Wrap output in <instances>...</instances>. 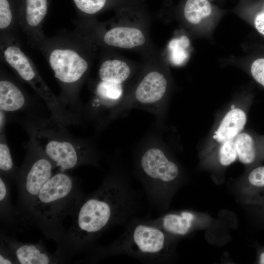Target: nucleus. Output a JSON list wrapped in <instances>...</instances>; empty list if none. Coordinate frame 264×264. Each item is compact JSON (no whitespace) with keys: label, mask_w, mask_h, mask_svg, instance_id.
Here are the masks:
<instances>
[{"label":"nucleus","mask_w":264,"mask_h":264,"mask_svg":"<svg viewBox=\"0 0 264 264\" xmlns=\"http://www.w3.org/2000/svg\"><path fill=\"white\" fill-rule=\"evenodd\" d=\"M141 207L139 192L127 176L111 169L96 190L84 195L56 250L65 258L88 251L103 233L116 226L124 227Z\"/></svg>","instance_id":"obj_1"},{"label":"nucleus","mask_w":264,"mask_h":264,"mask_svg":"<svg viewBox=\"0 0 264 264\" xmlns=\"http://www.w3.org/2000/svg\"><path fill=\"white\" fill-rule=\"evenodd\" d=\"M124 228L123 232L111 242L90 249L82 262L95 264L110 257L126 255L143 264H162L173 257L178 238L148 222L144 217H133Z\"/></svg>","instance_id":"obj_2"},{"label":"nucleus","mask_w":264,"mask_h":264,"mask_svg":"<svg viewBox=\"0 0 264 264\" xmlns=\"http://www.w3.org/2000/svg\"><path fill=\"white\" fill-rule=\"evenodd\" d=\"M20 123L60 171L83 165L99 166V152L88 140L73 135L51 117L28 112Z\"/></svg>","instance_id":"obj_3"},{"label":"nucleus","mask_w":264,"mask_h":264,"mask_svg":"<svg viewBox=\"0 0 264 264\" xmlns=\"http://www.w3.org/2000/svg\"><path fill=\"white\" fill-rule=\"evenodd\" d=\"M85 194L79 179L65 172L54 173L44 185L31 208L27 223L37 227L60 247L66 231L63 221L72 217Z\"/></svg>","instance_id":"obj_4"},{"label":"nucleus","mask_w":264,"mask_h":264,"mask_svg":"<svg viewBox=\"0 0 264 264\" xmlns=\"http://www.w3.org/2000/svg\"><path fill=\"white\" fill-rule=\"evenodd\" d=\"M135 168L150 207L164 213L180 176L178 165L161 148L151 147L138 156Z\"/></svg>","instance_id":"obj_5"},{"label":"nucleus","mask_w":264,"mask_h":264,"mask_svg":"<svg viewBox=\"0 0 264 264\" xmlns=\"http://www.w3.org/2000/svg\"><path fill=\"white\" fill-rule=\"evenodd\" d=\"M26 154L15 180L18 201L15 207L19 222L24 225L44 185L56 167L42 148L31 137L25 146Z\"/></svg>","instance_id":"obj_6"},{"label":"nucleus","mask_w":264,"mask_h":264,"mask_svg":"<svg viewBox=\"0 0 264 264\" xmlns=\"http://www.w3.org/2000/svg\"><path fill=\"white\" fill-rule=\"evenodd\" d=\"M3 55L6 62L45 102L50 112V117L67 127L79 123L78 121L62 105L59 98L44 82L30 59L19 47L15 45L7 46Z\"/></svg>","instance_id":"obj_7"},{"label":"nucleus","mask_w":264,"mask_h":264,"mask_svg":"<svg viewBox=\"0 0 264 264\" xmlns=\"http://www.w3.org/2000/svg\"><path fill=\"white\" fill-rule=\"evenodd\" d=\"M49 63L55 78L65 87L75 86L88 70L87 61L74 50L54 49L49 56Z\"/></svg>","instance_id":"obj_8"},{"label":"nucleus","mask_w":264,"mask_h":264,"mask_svg":"<svg viewBox=\"0 0 264 264\" xmlns=\"http://www.w3.org/2000/svg\"><path fill=\"white\" fill-rule=\"evenodd\" d=\"M2 239L10 249L16 264H62L65 258L58 251L49 252L42 240L37 243L24 242L4 234L0 232Z\"/></svg>","instance_id":"obj_9"},{"label":"nucleus","mask_w":264,"mask_h":264,"mask_svg":"<svg viewBox=\"0 0 264 264\" xmlns=\"http://www.w3.org/2000/svg\"><path fill=\"white\" fill-rule=\"evenodd\" d=\"M168 88V81L159 70L154 69L145 74L137 84L134 99L136 104L147 108H155L163 99Z\"/></svg>","instance_id":"obj_10"},{"label":"nucleus","mask_w":264,"mask_h":264,"mask_svg":"<svg viewBox=\"0 0 264 264\" xmlns=\"http://www.w3.org/2000/svg\"><path fill=\"white\" fill-rule=\"evenodd\" d=\"M144 219L148 222L177 238L192 231L197 221L196 214L189 210L164 212L155 218L145 217Z\"/></svg>","instance_id":"obj_11"},{"label":"nucleus","mask_w":264,"mask_h":264,"mask_svg":"<svg viewBox=\"0 0 264 264\" xmlns=\"http://www.w3.org/2000/svg\"><path fill=\"white\" fill-rule=\"evenodd\" d=\"M238 158L251 168L264 160V136L242 132L234 139Z\"/></svg>","instance_id":"obj_12"},{"label":"nucleus","mask_w":264,"mask_h":264,"mask_svg":"<svg viewBox=\"0 0 264 264\" xmlns=\"http://www.w3.org/2000/svg\"><path fill=\"white\" fill-rule=\"evenodd\" d=\"M247 122L246 112L238 107L231 108L220 122L213 139L218 146L234 138L242 132Z\"/></svg>","instance_id":"obj_13"},{"label":"nucleus","mask_w":264,"mask_h":264,"mask_svg":"<svg viewBox=\"0 0 264 264\" xmlns=\"http://www.w3.org/2000/svg\"><path fill=\"white\" fill-rule=\"evenodd\" d=\"M104 43L110 46L122 49H134L142 46L146 36L139 28L127 25L113 27L103 36Z\"/></svg>","instance_id":"obj_14"},{"label":"nucleus","mask_w":264,"mask_h":264,"mask_svg":"<svg viewBox=\"0 0 264 264\" xmlns=\"http://www.w3.org/2000/svg\"><path fill=\"white\" fill-rule=\"evenodd\" d=\"M29 106V101L21 89L10 80H0V110L13 113L24 110Z\"/></svg>","instance_id":"obj_15"},{"label":"nucleus","mask_w":264,"mask_h":264,"mask_svg":"<svg viewBox=\"0 0 264 264\" xmlns=\"http://www.w3.org/2000/svg\"><path fill=\"white\" fill-rule=\"evenodd\" d=\"M243 194L246 203L257 206L264 202V165L251 168L244 181Z\"/></svg>","instance_id":"obj_16"},{"label":"nucleus","mask_w":264,"mask_h":264,"mask_svg":"<svg viewBox=\"0 0 264 264\" xmlns=\"http://www.w3.org/2000/svg\"><path fill=\"white\" fill-rule=\"evenodd\" d=\"M10 183L7 179L0 176V219L4 228L12 230L19 221L15 208L11 200Z\"/></svg>","instance_id":"obj_17"},{"label":"nucleus","mask_w":264,"mask_h":264,"mask_svg":"<svg viewBox=\"0 0 264 264\" xmlns=\"http://www.w3.org/2000/svg\"><path fill=\"white\" fill-rule=\"evenodd\" d=\"M131 73V68L126 62L114 59L103 62L98 75L101 81L123 84L130 78Z\"/></svg>","instance_id":"obj_18"},{"label":"nucleus","mask_w":264,"mask_h":264,"mask_svg":"<svg viewBox=\"0 0 264 264\" xmlns=\"http://www.w3.org/2000/svg\"><path fill=\"white\" fill-rule=\"evenodd\" d=\"M123 91V84L100 80L96 88V106L111 107L120 100Z\"/></svg>","instance_id":"obj_19"},{"label":"nucleus","mask_w":264,"mask_h":264,"mask_svg":"<svg viewBox=\"0 0 264 264\" xmlns=\"http://www.w3.org/2000/svg\"><path fill=\"white\" fill-rule=\"evenodd\" d=\"M0 174L11 182H15L19 170L15 164L8 145L5 132L0 134Z\"/></svg>","instance_id":"obj_20"},{"label":"nucleus","mask_w":264,"mask_h":264,"mask_svg":"<svg viewBox=\"0 0 264 264\" xmlns=\"http://www.w3.org/2000/svg\"><path fill=\"white\" fill-rule=\"evenodd\" d=\"M49 0H24V18L31 27L39 26L48 10Z\"/></svg>","instance_id":"obj_21"},{"label":"nucleus","mask_w":264,"mask_h":264,"mask_svg":"<svg viewBox=\"0 0 264 264\" xmlns=\"http://www.w3.org/2000/svg\"><path fill=\"white\" fill-rule=\"evenodd\" d=\"M211 12V5L207 0H187L184 8L185 18L192 24L199 23Z\"/></svg>","instance_id":"obj_22"},{"label":"nucleus","mask_w":264,"mask_h":264,"mask_svg":"<svg viewBox=\"0 0 264 264\" xmlns=\"http://www.w3.org/2000/svg\"><path fill=\"white\" fill-rule=\"evenodd\" d=\"M189 44L188 39L184 36L180 39H175L171 41L169 48L171 52V60L174 64L180 65L187 59L188 53L186 48Z\"/></svg>","instance_id":"obj_23"},{"label":"nucleus","mask_w":264,"mask_h":264,"mask_svg":"<svg viewBox=\"0 0 264 264\" xmlns=\"http://www.w3.org/2000/svg\"><path fill=\"white\" fill-rule=\"evenodd\" d=\"M218 157L223 166H228L238 158L234 139L227 141L218 146Z\"/></svg>","instance_id":"obj_24"},{"label":"nucleus","mask_w":264,"mask_h":264,"mask_svg":"<svg viewBox=\"0 0 264 264\" xmlns=\"http://www.w3.org/2000/svg\"><path fill=\"white\" fill-rule=\"evenodd\" d=\"M76 7L82 12L93 14L105 6L106 0H73Z\"/></svg>","instance_id":"obj_25"},{"label":"nucleus","mask_w":264,"mask_h":264,"mask_svg":"<svg viewBox=\"0 0 264 264\" xmlns=\"http://www.w3.org/2000/svg\"><path fill=\"white\" fill-rule=\"evenodd\" d=\"M12 13L9 1L0 0V29L8 27L12 21Z\"/></svg>","instance_id":"obj_26"},{"label":"nucleus","mask_w":264,"mask_h":264,"mask_svg":"<svg viewBox=\"0 0 264 264\" xmlns=\"http://www.w3.org/2000/svg\"><path fill=\"white\" fill-rule=\"evenodd\" d=\"M250 72L254 80L264 87V58H260L253 62Z\"/></svg>","instance_id":"obj_27"},{"label":"nucleus","mask_w":264,"mask_h":264,"mask_svg":"<svg viewBox=\"0 0 264 264\" xmlns=\"http://www.w3.org/2000/svg\"><path fill=\"white\" fill-rule=\"evenodd\" d=\"M0 264H16V261L6 243L0 239Z\"/></svg>","instance_id":"obj_28"},{"label":"nucleus","mask_w":264,"mask_h":264,"mask_svg":"<svg viewBox=\"0 0 264 264\" xmlns=\"http://www.w3.org/2000/svg\"><path fill=\"white\" fill-rule=\"evenodd\" d=\"M254 25L257 31L264 35V9L256 15Z\"/></svg>","instance_id":"obj_29"},{"label":"nucleus","mask_w":264,"mask_h":264,"mask_svg":"<svg viewBox=\"0 0 264 264\" xmlns=\"http://www.w3.org/2000/svg\"><path fill=\"white\" fill-rule=\"evenodd\" d=\"M256 263L264 264V247L259 246L257 249Z\"/></svg>","instance_id":"obj_30"},{"label":"nucleus","mask_w":264,"mask_h":264,"mask_svg":"<svg viewBox=\"0 0 264 264\" xmlns=\"http://www.w3.org/2000/svg\"><path fill=\"white\" fill-rule=\"evenodd\" d=\"M258 208L260 210V213L261 215L262 216L263 219H264V203L260 206H257Z\"/></svg>","instance_id":"obj_31"}]
</instances>
